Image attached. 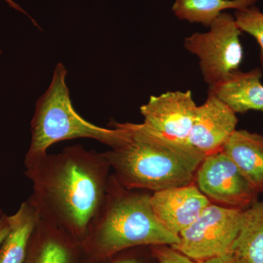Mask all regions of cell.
<instances>
[{
    "label": "cell",
    "mask_w": 263,
    "mask_h": 263,
    "mask_svg": "<svg viewBox=\"0 0 263 263\" xmlns=\"http://www.w3.org/2000/svg\"><path fill=\"white\" fill-rule=\"evenodd\" d=\"M151 248L154 257L158 263H199L171 246H154Z\"/></svg>",
    "instance_id": "ac0fdd59"
},
{
    "label": "cell",
    "mask_w": 263,
    "mask_h": 263,
    "mask_svg": "<svg viewBox=\"0 0 263 263\" xmlns=\"http://www.w3.org/2000/svg\"><path fill=\"white\" fill-rule=\"evenodd\" d=\"M67 72L65 66L57 64L49 87L36 103L31 122L32 140L25 160L46 155L50 146L60 141L91 138L111 148L117 141V128L98 127L76 111L66 84Z\"/></svg>",
    "instance_id": "277c9868"
},
{
    "label": "cell",
    "mask_w": 263,
    "mask_h": 263,
    "mask_svg": "<svg viewBox=\"0 0 263 263\" xmlns=\"http://www.w3.org/2000/svg\"><path fill=\"white\" fill-rule=\"evenodd\" d=\"M241 31L235 17L222 13L205 33H195L184 41V47L198 57L204 81L216 86L239 70L243 58Z\"/></svg>",
    "instance_id": "5b68a950"
},
{
    "label": "cell",
    "mask_w": 263,
    "mask_h": 263,
    "mask_svg": "<svg viewBox=\"0 0 263 263\" xmlns=\"http://www.w3.org/2000/svg\"><path fill=\"white\" fill-rule=\"evenodd\" d=\"M100 261L102 263H144L141 257L133 254H124V255L119 256V254H117Z\"/></svg>",
    "instance_id": "d6986e66"
},
{
    "label": "cell",
    "mask_w": 263,
    "mask_h": 263,
    "mask_svg": "<svg viewBox=\"0 0 263 263\" xmlns=\"http://www.w3.org/2000/svg\"><path fill=\"white\" fill-rule=\"evenodd\" d=\"M243 212L210 203L180 233L179 245L171 247L198 262L230 252L241 226Z\"/></svg>",
    "instance_id": "8992f818"
},
{
    "label": "cell",
    "mask_w": 263,
    "mask_h": 263,
    "mask_svg": "<svg viewBox=\"0 0 263 263\" xmlns=\"http://www.w3.org/2000/svg\"><path fill=\"white\" fill-rule=\"evenodd\" d=\"M235 19L240 30L253 36L260 46V63L263 70V13L254 5L236 10Z\"/></svg>",
    "instance_id": "e0dca14e"
},
{
    "label": "cell",
    "mask_w": 263,
    "mask_h": 263,
    "mask_svg": "<svg viewBox=\"0 0 263 263\" xmlns=\"http://www.w3.org/2000/svg\"><path fill=\"white\" fill-rule=\"evenodd\" d=\"M5 1L6 2L11 8H14V9L18 10V11L22 12V13H25L26 15H28L18 5H17L15 2H13V0H5Z\"/></svg>",
    "instance_id": "7402d4cb"
},
{
    "label": "cell",
    "mask_w": 263,
    "mask_h": 263,
    "mask_svg": "<svg viewBox=\"0 0 263 263\" xmlns=\"http://www.w3.org/2000/svg\"><path fill=\"white\" fill-rule=\"evenodd\" d=\"M32 183L28 200L40 219L84 241L106 195L110 166L103 153L81 145L24 161Z\"/></svg>",
    "instance_id": "6da1fadb"
},
{
    "label": "cell",
    "mask_w": 263,
    "mask_h": 263,
    "mask_svg": "<svg viewBox=\"0 0 263 263\" xmlns=\"http://www.w3.org/2000/svg\"><path fill=\"white\" fill-rule=\"evenodd\" d=\"M197 105L191 91H167L152 96L141 107L143 124L169 139L188 143Z\"/></svg>",
    "instance_id": "ba28073f"
},
{
    "label": "cell",
    "mask_w": 263,
    "mask_h": 263,
    "mask_svg": "<svg viewBox=\"0 0 263 263\" xmlns=\"http://www.w3.org/2000/svg\"><path fill=\"white\" fill-rule=\"evenodd\" d=\"M194 183L211 203L220 206L245 210L258 200V194L224 152L205 156Z\"/></svg>",
    "instance_id": "52a82bcc"
},
{
    "label": "cell",
    "mask_w": 263,
    "mask_h": 263,
    "mask_svg": "<svg viewBox=\"0 0 263 263\" xmlns=\"http://www.w3.org/2000/svg\"><path fill=\"white\" fill-rule=\"evenodd\" d=\"M82 243L68 233L40 219L24 263H79Z\"/></svg>",
    "instance_id": "8fae6325"
},
{
    "label": "cell",
    "mask_w": 263,
    "mask_h": 263,
    "mask_svg": "<svg viewBox=\"0 0 263 263\" xmlns=\"http://www.w3.org/2000/svg\"><path fill=\"white\" fill-rule=\"evenodd\" d=\"M9 217V230L0 246V263H24L40 216L28 200Z\"/></svg>",
    "instance_id": "5bb4252c"
},
{
    "label": "cell",
    "mask_w": 263,
    "mask_h": 263,
    "mask_svg": "<svg viewBox=\"0 0 263 263\" xmlns=\"http://www.w3.org/2000/svg\"><path fill=\"white\" fill-rule=\"evenodd\" d=\"M237 124L236 113L214 95L208 94L205 103L197 106L188 143L205 156L222 152Z\"/></svg>",
    "instance_id": "9c48e42d"
},
{
    "label": "cell",
    "mask_w": 263,
    "mask_h": 263,
    "mask_svg": "<svg viewBox=\"0 0 263 263\" xmlns=\"http://www.w3.org/2000/svg\"><path fill=\"white\" fill-rule=\"evenodd\" d=\"M151 203L162 224L179 236L211 202L195 183H192L155 192L151 196Z\"/></svg>",
    "instance_id": "30bf717a"
},
{
    "label": "cell",
    "mask_w": 263,
    "mask_h": 263,
    "mask_svg": "<svg viewBox=\"0 0 263 263\" xmlns=\"http://www.w3.org/2000/svg\"><path fill=\"white\" fill-rule=\"evenodd\" d=\"M199 263H243L236 255L231 252L221 254Z\"/></svg>",
    "instance_id": "ffe728a7"
},
{
    "label": "cell",
    "mask_w": 263,
    "mask_h": 263,
    "mask_svg": "<svg viewBox=\"0 0 263 263\" xmlns=\"http://www.w3.org/2000/svg\"><path fill=\"white\" fill-rule=\"evenodd\" d=\"M230 252L243 263H263V199L243 210L241 226Z\"/></svg>",
    "instance_id": "9a60e30c"
},
{
    "label": "cell",
    "mask_w": 263,
    "mask_h": 263,
    "mask_svg": "<svg viewBox=\"0 0 263 263\" xmlns=\"http://www.w3.org/2000/svg\"><path fill=\"white\" fill-rule=\"evenodd\" d=\"M257 0H176L173 11L178 18L191 23L210 27L223 10H240L249 8Z\"/></svg>",
    "instance_id": "2e32d148"
},
{
    "label": "cell",
    "mask_w": 263,
    "mask_h": 263,
    "mask_svg": "<svg viewBox=\"0 0 263 263\" xmlns=\"http://www.w3.org/2000/svg\"><path fill=\"white\" fill-rule=\"evenodd\" d=\"M119 136L103 152L114 177L124 188L152 193L194 183L205 156L187 143L174 141L143 123L111 122Z\"/></svg>",
    "instance_id": "7a4b0ae2"
},
{
    "label": "cell",
    "mask_w": 263,
    "mask_h": 263,
    "mask_svg": "<svg viewBox=\"0 0 263 263\" xmlns=\"http://www.w3.org/2000/svg\"><path fill=\"white\" fill-rule=\"evenodd\" d=\"M222 152L234 162L256 193H263V136L235 130Z\"/></svg>",
    "instance_id": "4fadbf2b"
},
{
    "label": "cell",
    "mask_w": 263,
    "mask_h": 263,
    "mask_svg": "<svg viewBox=\"0 0 263 263\" xmlns=\"http://www.w3.org/2000/svg\"><path fill=\"white\" fill-rule=\"evenodd\" d=\"M3 212H2L1 208H0V217H1V216L3 215Z\"/></svg>",
    "instance_id": "603a6c76"
},
{
    "label": "cell",
    "mask_w": 263,
    "mask_h": 263,
    "mask_svg": "<svg viewBox=\"0 0 263 263\" xmlns=\"http://www.w3.org/2000/svg\"><path fill=\"white\" fill-rule=\"evenodd\" d=\"M262 70H238L216 86L209 87V94L224 102L236 114L263 110Z\"/></svg>",
    "instance_id": "7c38bea8"
},
{
    "label": "cell",
    "mask_w": 263,
    "mask_h": 263,
    "mask_svg": "<svg viewBox=\"0 0 263 263\" xmlns=\"http://www.w3.org/2000/svg\"><path fill=\"white\" fill-rule=\"evenodd\" d=\"M151 196L124 188L110 174L103 204L82 242L86 259L98 262L136 247L179 245V235L156 215Z\"/></svg>",
    "instance_id": "3957f363"
},
{
    "label": "cell",
    "mask_w": 263,
    "mask_h": 263,
    "mask_svg": "<svg viewBox=\"0 0 263 263\" xmlns=\"http://www.w3.org/2000/svg\"><path fill=\"white\" fill-rule=\"evenodd\" d=\"M9 230V217L3 214L0 217V246L4 240Z\"/></svg>",
    "instance_id": "44dd1931"
}]
</instances>
